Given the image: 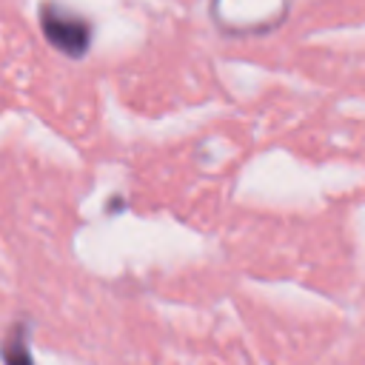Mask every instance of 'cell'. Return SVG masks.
Segmentation results:
<instances>
[{"mask_svg":"<svg viewBox=\"0 0 365 365\" xmlns=\"http://www.w3.org/2000/svg\"><path fill=\"white\" fill-rule=\"evenodd\" d=\"M40 29L46 40L68 57H83L91 46V23L60 3L40 6Z\"/></svg>","mask_w":365,"mask_h":365,"instance_id":"cell-1","label":"cell"}]
</instances>
